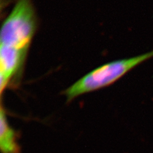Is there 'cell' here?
I'll use <instances>...</instances> for the list:
<instances>
[{
	"label": "cell",
	"instance_id": "6da1fadb",
	"mask_svg": "<svg viewBox=\"0 0 153 153\" xmlns=\"http://www.w3.org/2000/svg\"><path fill=\"white\" fill-rule=\"evenodd\" d=\"M153 57V50L138 56L114 61L88 73L64 91L66 102L108 86L140 64Z\"/></svg>",
	"mask_w": 153,
	"mask_h": 153
},
{
	"label": "cell",
	"instance_id": "7a4b0ae2",
	"mask_svg": "<svg viewBox=\"0 0 153 153\" xmlns=\"http://www.w3.org/2000/svg\"><path fill=\"white\" fill-rule=\"evenodd\" d=\"M36 29V17L31 0H18L3 23L1 45L27 52Z\"/></svg>",
	"mask_w": 153,
	"mask_h": 153
},
{
	"label": "cell",
	"instance_id": "3957f363",
	"mask_svg": "<svg viewBox=\"0 0 153 153\" xmlns=\"http://www.w3.org/2000/svg\"><path fill=\"white\" fill-rule=\"evenodd\" d=\"M0 117V149L2 153H21L17 134L9 126L5 111L1 105Z\"/></svg>",
	"mask_w": 153,
	"mask_h": 153
}]
</instances>
